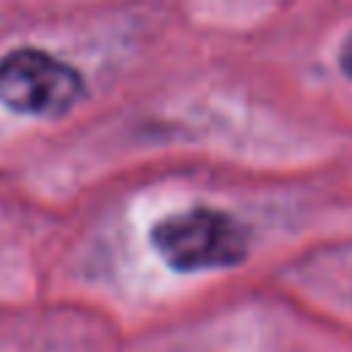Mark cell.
<instances>
[{"instance_id":"cell-1","label":"cell","mask_w":352,"mask_h":352,"mask_svg":"<svg viewBox=\"0 0 352 352\" xmlns=\"http://www.w3.org/2000/svg\"><path fill=\"white\" fill-rule=\"evenodd\" d=\"M151 242L173 270L236 267L248 256L245 228L226 212L195 206L162 217L151 228Z\"/></svg>"},{"instance_id":"cell-2","label":"cell","mask_w":352,"mask_h":352,"mask_svg":"<svg viewBox=\"0 0 352 352\" xmlns=\"http://www.w3.org/2000/svg\"><path fill=\"white\" fill-rule=\"evenodd\" d=\"M82 77L41 50H14L0 58V102L16 113L55 118L77 104Z\"/></svg>"},{"instance_id":"cell-3","label":"cell","mask_w":352,"mask_h":352,"mask_svg":"<svg viewBox=\"0 0 352 352\" xmlns=\"http://www.w3.org/2000/svg\"><path fill=\"white\" fill-rule=\"evenodd\" d=\"M341 66H344V72L352 77V36L346 38V44H344V50H341Z\"/></svg>"}]
</instances>
